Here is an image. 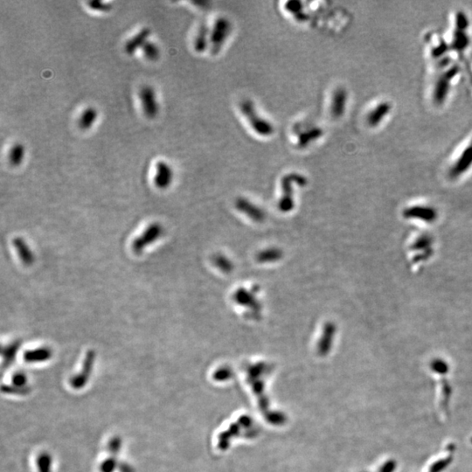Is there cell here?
Here are the masks:
<instances>
[{
	"label": "cell",
	"instance_id": "d4e9b609",
	"mask_svg": "<svg viewBox=\"0 0 472 472\" xmlns=\"http://www.w3.org/2000/svg\"><path fill=\"white\" fill-rule=\"evenodd\" d=\"M2 391H3L4 393L24 395V394H27V393L29 392V387L21 388V387H18V386H14V385H3V386H2Z\"/></svg>",
	"mask_w": 472,
	"mask_h": 472
},
{
	"label": "cell",
	"instance_id": "83f0119b",
	"mask_svg": "<svg viewBox=\"0 0 472 472\" xmlns=\"http://www.w3.org/2000/svg\"><path fill=\"white\" fill-rule=\"evenodd\" d=\"M119 469L121 472H133V468L128 463H119Z\"/></svg>",
	"mask_w": 472,
	"mask_h": 472
},
{
	"label": "cell",
	"instance_id": "484cf974",
	"mask_svg": "<svg viewBox=\"0 0 472 472\" xmlns=\"http://www.w3.org/2000/svg\"><path fill=\"white\" fill-rule=\"evenodd\" d=\"M89 6L94 10L103 12V13H107L111 9V6L109 4L105 3L103 1H92V2H89Z\"/></svg>",
	"mask_w": 472,
	"mask_h": 472
},
{
	"label": "cell",
	"instance_id": "277c9868",
	"mask_svg": "<svg viewBox=\"0 0 472 472\" xmlns=\"http://www.w3.org/2000/svg\"><path fill=\"white\" fill-rule=\"evenodd\" d=\"M96 352L89 350L86 354L83 360V367L78 374L74 375L70 380V385L75 389H82L86 386L89 380V377L92 374L93 368L96 361Z\"/></svg>",
	"mask_w": 472,
	"mask_h": 472
},
{
	"label": "cell",
	"instance_id": "ba28073f",
	"mask_svg": "<svg viewBox=\"0 0 472 472\" xmlns=\"http://www.w3.org/2000/svg\"><path fill=\"white\" fill-rule=\"evenodd\" d=\"M173 180V171L167 163L159 161L156 165L154 184L159 189L168 188Z\"/></svg>",
	"mask_w": 472,
	"mask_h": 472
},
{
	"label": "cell",
	"instance_id": "d6986e66",
	"mask_svg": "<svg viewBox=\"0 0 472 472\" xmlns=\"http://www.w3.org/2000/svg\"><path fill=\"white\" fill-rule=\"evenodd\" d=\"M37 467L39 472H52L53 457L48 453H41L37 458Z\"/></svg>",
	"mask_w": 472,
	"mask_h": 472
},
{
	"label": "cell",
	"instance_id": "9a60e30c",
	"mask_svg": "<svg viewBox=\"0 0 472 472\" xmlns=\"http://www.w3.org/2000/svg\"><path fill=\"white\" fill-rule=\"evenodd\" d=\"M210 31L208 29L207 24L202 23L198 28L196 37H195L193 46L197 53H203L208 47V40L210 41Z\"/></svg>",
	"mask_w": 472,
	"mask_h": 472
},
{
	"label": "cell",
	"instance_id": "e0dca14e",
	"mask_svg": "<svg viewBox=\"0 0 472 472\" xmlns=\"http://www.w3.org/2000/svg\"><path fill=\"white\" fill-rule=\"evenodd\" d=\"M25 156H26L25 146L20 143H16L10 149L9 156H8L9 162L13 166H19L23 162Z\"/></svg>",
	"mask_w": 472,
	"mask_h": 472
},
{
	"label": "cell",
	"instance_id": "8fae6325",
	"mask_svg": "<svg viewBox=\"0 0 472 472\" xmlns=\"http://www.w3.org/2000/svg\"><path fill=\"white\" fill-rule=\"evenodd\" d=\"M53 351L49 347H41L24 353V360L27 363H41L51 360Z\"/></svg>",
	"mask_w": 472,
	"mask_h": 472
},
{
	"label": "cell",
	"instance_id": "44dd1931",
	"mask_svg": "<svg viewBox=\"0 0 472 472\" xmlns=\"http://www.w3.org/2000/svg\"><path fill=\"white\" fill-rule=\"evenodd\" d=\"M286 9H287L291 14L295 15V17L298 20H304V14L303 13V6L302 3L298 1H291L286 4Z\"/></svg>",
	"mask_w": 472,
	"mask_h": 472
},
{
	"label": "cell",
	"instance_id": "5b68a950",
	"mask_svg": "<svg viewBox=\"0 0 472 472\" xmlns=\"http://www.w3.org/2000/svg\"><path fill=\"white\" fill-rule=\"evenodd\" d=\"M139 98L143 111L149 118H154L159 112V105L155 90L151 86H144L140 89Z\"/></svg>",
	"mask_w": 472,
	"mask_h": 472
},
{
	"label": "cell",
	"instance_id": "52a82bcc",
	"mask_svg": "<svg viewBox=\"0 0 472 472\" xmlns=\"http://www.w3.org/2000/svg\"><path fill=\"white\" fill-rule=\"evenodd\" d=\"M347 89L340 87L335 89L332 95L331 103H330V115L333 118H340L344 116L347 109Z\"/></svg>",
	"mask_w": 472,
	"mask_h": 472
},
{
	"label": "cell",
	"instance_id": "2e32d148",
	"mask_svg": "<svg viewBox=\"0 0 472 472\" xmlns=\"http://www.w3.org/2000/svg\"><path fill=\"white\" fill-rule=\"evenodd\" d=\"M97 116H98V111L96 110V108L88 107L87 109L83 110L82 115L80 116L79 122H78L80 128L84 130L91 129L97 120Z\"/></svg>",
	"mask_w": 472,
	"mask_h": 472
},
{
	"label": "cell",
	"instance_id": "7402d4cb",
	"mask_svg": "<svg viewBox=\"0 0 472 472\" xmlns=\"http://www.w3.org/2000/svg\"><path fill=\"white\" fill-rule=\"evenodd\" d=\"M118 467L119 463L116 456H110L101 463L100 470L101 472H115Z\"/></svg>",
	"mask_w": 472,
	"mask_h": 472
},
{
	"label": "cell",
	"instance_id": "7c38bea8",
	"mask_svg": "<svg viewBox=\"0 0 472 472\" xmlns=\"http://www.w3.org/2000/svg\"><path fill=\"white\" fill-rule=\"evenodd\" d=\"M391 109V105L386 102L380 103L377 104L373 109L370 110L367 114V122L370 127H376L380 122L383 121L384 117H386Z\"/></svg>",
	"mask_w": 472,
	"mask_h": 472
},
{
	"label": "cell",
	"instance_id": "ffe728a7",
	"mask_svg": "<svg viewBox=\"0 0 472 472\" xmlns=\"http://www.w3.org/2000/svg\"><path fill=\"white\" fill-rule=\"evenodd\" d=\"M20 347V342H14V343L11 344L9 346H7V347L4 348L3 351H2L4 360H5L4 362H5V364H7V366L10 365L15 360V356H16Z\"/></svg>",
	"mask_w": 472,
	"mask_h": 472
},
{
	"label": "cell",
	"instance_id": "ac0fdd59",
	"mask_svg": "<svg viewBox=\"0 0 472 472\" xmlns=\"http://www.w3.org/2000/svg\"><path fill=\"white\" fill-rule=\"evenodd\" d=\"M143 53L146 59L151 61H155L160 56V50L157 44L148 40L142 47Z\"/></svg>",
	"mask_w": 472,
	"mask_h": 472
},
{
	"label": "cell",
	"instance_id": "4316f807",
	"mask_svg": "<svg viewBox=\"0 0 472 472\" xmlns=\"http://www.w3.org/2000/svg\"><path fill=\"white\" fill-rule=\"evenodd\" d=\"M430 241H431V240H430L429 237H426V236L422 237L421 239H419V240H417V241L416 242V244H415V248H426V247H428V246L430 244Z\"/></svg>",
	"mask_w": 472,
	"mask_h": 472
},
{
	"label": "cell",
	"instance_id": "4fadbf2b",
	"mask_svg": "<svg viewBox=\"0 0 472 472\" xmlns=\"http://www.w3.org/2000/svg\"><path fill=\"white\" fill-rule=\"evenodd\" d=\"M13 243H14V248L16 249L17 254L19 255L20 261L27 266L33 264L34 261L33 251L30 248L23 238H14Z\"/></svg>",
	"mask_w": 472,
	"mask_h": 472
},
{
	"label": "cell",
	"instance_id": "7a4b0ae2",
	"mask_svg": "<svg viewBox=\"0 0 472 472\" xmlns=\"http://www.w3.org/2000/svg\"><path fill=\"white\" fill-rule=\"evenodd\" d=\"M232 32V23L230 20L221 17L215 20L214 27L210 33V49L213 54H218Z\"/></svg>",
	"mask_w": 472,
	"mask_h": 472
},
{
	"label": "cell",
	"instance_id": "9c48e42d",
	"mask_svg": "<svg viewBox=\"0 0 472 472\" xmlns=\"http://www.w3.org/2000/svg\"><path fill=\"white\" fill-rule=\"evenodd\" d=\"M404 215L406 218L417 219L423 222H433L436 221L437 213L429 207H414L407 209Z\"/></svg>",
	"mask_w": 472,
	"mask_h": 472
},
{
	"label": "cell",
	"instance_id": "5bb4252c",
	"mask_svg": "<svg viewBox=\"0 0 472 472\" xmlns=\"http://www.w3.org/2000/svg\"><path fill=\"white\" fill-rule=\"evenodd\" d=\"M322 136H323V129L319 127H312L299 134L298 140H297V146L299 148H305L308 146H310L311 143L320 139Z\"/></svg>",
	"mask_w": 472,
	"mask_h": 472
},
{
	"label": "cell",
	"instance_id": "6da1fadb",
	"mask_svg": "<svg viewBox=\"0 0 472 472\" xmlns=\"http://www.w3.org/2000/svg\"><path fill=\"white\" fill-rule=\"evenodd\" d=\"M241 114L246 117L254 132L261 137H271L274 134V126L271 122L258 114L254 103L250 100H243L240 104Z\"/></svg>",
	"mask_w": 472,
	"mask_h": 472
},
{
	"label": "cell",
	"instance_id": "603a6c76",
	"mask_svg": "<svg viewBox=\"0 0 472 472\" xmlns=\"http://www.w3.org/2000/svg\"><path fill=\"white\" fill-rule=\"evenodd\" d=\"M122 441L120 437H118V436L113 437L112 439L109 441V445H108V449H109L110 455L116 456V455L120 452V450L122 449Z\"/></svg>",
	"mask_w": 472,
	"mask_h": 472
},
{
	"label": "cell",
	"instance_id": "cb8c5ba5",
	"mask_svg": "<svg viewBox=\"0 0 472 472\" xmlns=\"http://www.w3.org/2000/svg\"><path fill=\"white\" fill-rule=\"evenodd\" d=\"M27 381H28V379H27V375L25 373H17L13 376L12 385L18 386V387H21V388H26V387H28L27 386Z\"/></svg>",
	"mask_w": 472,
	"mask_h": 472
},
{
	"label": "cell",
	"instance_id": "3957f363",
	"mask_svg": "<svg viewBox=\"0 0 472 472\" xmlns=\"http://www.w3.org/2000/svg\"><path fill=\"white\" fill-rule=\"evenodd\" d=\"M163 227L159 222H154L149 226L142 235L136 238L132 242V250L137 254H140L146 247L158 241L162 235Z\"/></svg>",
	"mask_w": 472,
	"mask_h": 472
},
{
	"label": "cell",
	"instance_id": "8992f818",
	"mask_svg": "<svg viewBox=\"0 0 472 472\" xmlns=\"http://www.w3.org/2000/svg\"><path fill=\"white\" fill-rule=\"evenodd\" d=\"M456 162L454 163L450 169V177L453 178H458L461 174L469 170L472 165V141L469 145L466 146L461 152Z\"/></svg>",
	"mask_w": 472,
	"mask_h": 472
},
{
	"label": "cell",
	"instance_id": "30bf717a",
	"mask_svg": "<svg viewBox=\"0 0 472 472\" xmlns=\"http://www.w3.org/2000/svg\"><path fill=\"white\" fill-rule=\"evenodd\" d=\"M150 35H151V29L148 27H145L141 31H139L135 36L130 38L126 42L125 46H124L126 53L130 55L135 53L139 48H142L144 45L148 41Z\"/></svg>",
	"mask_w": 472,
	"mask_h": 472
}]
</instances>
